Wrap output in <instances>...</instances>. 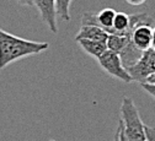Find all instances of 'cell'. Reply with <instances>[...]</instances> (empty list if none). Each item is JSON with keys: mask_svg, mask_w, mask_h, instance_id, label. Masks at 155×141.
<instances>
[{"mask_svg": "<svg viewBox=\"0 0 155 141\" xmlns=\"http://www.w3.org/2000/svg\"><path fill=\"white\" fill-rule=\"evenodd\" d=\"M48 47L46 42L28 41L0 28V70L18 59L40 54Z\"/></svg>", "mask_w": 155, "mask_h": 141, "instance_id": "6da1fadb", "label": "cell"}, {"mask_svg": "<svg viewBox=\"0 0 155 141\" xmlns=\"http://www.w3.org/2000/svg\"><path fill=\"white\" fill-rule=\"evenodd\" d=\"M121 122L123 131L128 141H148L145 135V125L142 122L139 111L133 99L123 97L121 103Z\"/></svg>", "mask_w": 155, "mask_h": 141, "instance_id": "7a4b0ae2", "label": "cell"}, {"mask_svg": "<svg viewBox=\"0 0 155 141\" xmlns=\"http://www.w3.org/2000/svg\"><path fill=\"white\" fill-rule=\"evenodd\" d=\"M132 81L135 82H144L145 80L155 72V50L149 48L142 53L139 59L133 65L127 68Z\"/></svg>", "mask_w": 155, "mask_h": 141, "instance_id": "3957f363", "label": "cell"}, {"mask_svg": "<svg viewBox=\"0 0 155 141\" xmlns=\"http://www.w3.org/2000/svg\"><path fill=\"white\" fill-rule=\"evenodd\" d=\"M97 62H99V65L111 76L116 77L121 80V81L126 82V84H130L133 82L132 81V77L129 76L127 69L124 68L122 60H121V56L120 54L114 53L112 50H106L104 54H101L99 58H97Z\"/></svg>", "mask_w": 155, "mask_h": 141, "instance_id": "277c9868", "label": "cell"}, {"mask_svg": "<svg viewBox=\"0 0 155 141\" xmlns=\"http://www.w3.org/2000/svg\"><path fill=\"white\" fill-rule=\"evenodd\" d=\"M33 5L40 12L42 21L53 33H57V9L54 0H33Z\"/></svg>", "mask_w": 155, "mask_h": 141, "instance_id": "5b68a950", "label": "cell"}, {"mask_svg": "<svg viewBox=\"0 0 155 141\" xmlns=\"http://www.w3.org/2000/svg\"><path fill=\"white\" fill-rule=\"evenodd\" d=\"M151 36H153V27L150 24L142 22L135 26L130 33V39L134 47L144 52L151 48Z\"/></svg>", "mask_w": 155, "mask_h": 141, "instance_id": "8992f818", "label": "cell"}, {"mask_svg": "<svg viewBox=\"0 0 155 141\" xmlns=\"http://www.w3.org/2000/svg\"><path fill=\"white\" fill-rule=\"evenodd\" d=\"M108 33L94 25H81L79 32L75 36V41H80V39H92V41H101L106 42L107 41Z\"/></svg>", "mask_w": 155, "mask_h": 141, "instance_id": "52a82bcc", "label": "cell"}, {"mask_svg": "<svg viewBox=\"0 0 155 141\" xmlns=\"http://www.w3.org/2000/svg\"><path fill=\"white\" fill-rule=\"evenodd\" d=\"M80 48L89 55L94 56L97 59L101 54H104L107 50V46L106 42H101V41H92V39H80L78 41Z\"/></svg>", "mask_w": 155, "mask_h": 141, "instance_id": "ba28073f", "label": "cell"}, {"mask_svg": "<svg viewBox=\"0 0 155 141\" xmlns=\"http://www.w3.org/2000/svg\"><path fill=\"white\" fill-rule=\"evenodd\" d=\"M130 34H108L106 46L108 50H112L114 53L120 54L129 43H130Z\"/></svg>", "mask_w": 155, "mask_h": 141, "instance_id": "9c48e42d", "label": "cell"}, {"mask_svg": "<svg viewBox=\"0 0 155 141\" xmlns=\"http://www.w3.org/2000/svg\"><path fill=\"white\" fill-rule=\"evenodd\" d=\"M55 2V9H57V15L61 16L64 21H69L70 15H69V9L73 0H54Z\"/></svg>", "mask_w": 155, "mask_h": 141, "instance_id": "30bf717a", "label": "cell"}, {"mask_svg": "<svg viewBox=\"0 0 155 141\" xmlns=\"http://www.w3.org/2000/svg\"><path fill=\"white\" fill-rule=\"evenodd\" d=\"M140 86L151 96V97H154L155 98V85L154 84H147V82H143V84H140Z\"/></svg>", "mask_w": 155, "mask_h": 141, "instance_id": "8fae6325", "label": "cell"}, {"mask_svg": "<svg viewBox=\"0 0 155 141\" xmlns=\"http://www.w3.org/2000/svg\"><path fill=\"white\" fill-rule=\"evenodd\" d=\"M145 135L148 141H155V128L145 125Z\"/></svg>", "mask_w": 155, "mask_h": 141, "instance_id": "7c38bea8", "label": "cell"}, {"mask_svg": "<svg viewBox=\"0 0 155 141\" xmlns=\"http://www.w3.org/2000/svg\"><path fill=\"white\" fill-rule=\"evenodd\" d=\"M118 139L120 141H128V139L124 135V131H123V127H122V122H121V119H120V123H118Z\"/></svg>", "mask_w": 155, "mask_h": 141, "instance_id": "4fadbf2b", "label": "cell"}, {"mask_svg": "<svg viewBox=\"0 0 155 141\" xmlns=\"http://www.w3.org/2000/svg\"><path fill=\"white\" fill-rule=\"evenodd\" d=\"M126 2L129 4V5H133V6H139V5H143L147 0H126Z\"/></svg>", "mask_w": 155, "mask_h": 141, "instance_id": "5bb4252c", "label": "cell"}, {"mask_svg": "<svg viewBox=\"0 0 155 141\" xmlns=\"http://www.w3.org/2000/svg\"><path fill=\"white\" fill-rule=\"evenodd\" d=\"M16 2L20 4V5H24V6H31V5H33V0H16Z\"/></svg>", "mask_w": 155, "mask_h": 141, "instance_id": "9a60e30c", "label": "cell"}, {"mask_svg": "<svg viewBox=\"0 0 155 141\" xmlns=\"http://www.w3.org/2000/svg\"><path fill=\"white\" fill-rule=\"evenodd\" d=\"M144 82H147V84H154V85H155V72H154L153 75H150ZM142 84H143V82H142Z\"/></svg>", "mask_w": 155, "mask_h": 141, "instance_id": "2e32d148", "label": "cell"}, {"mask_svg": "<svg viewBox=\"0 0 155 141\" xmlns=\"http://www.w3.org/2000/svg\"><path fill=\"white\" fill-rule=\"evenodd\" d=\"M151 48L155 50V27L153 28V36H151Z\"/></svg>", "mask_w": 155, "mask_h": 141, "instance_id": "e0dca14e", "label": "cell"}, {"mask_svg": "<svg viewBox=\"0 0 155 141\" xmlns=\"http://www.w3.org/2000/svg\"><path fill=\"white\" fill-rule=\"evenodd\" d=\"M114 141H120V139H118V129H117V131H116V136H114Z\"/></svg>", "mask_w": 155, "mask_h": 141, "instance_id": "ac0fdd59", "label": "cell"}]
</instances>
